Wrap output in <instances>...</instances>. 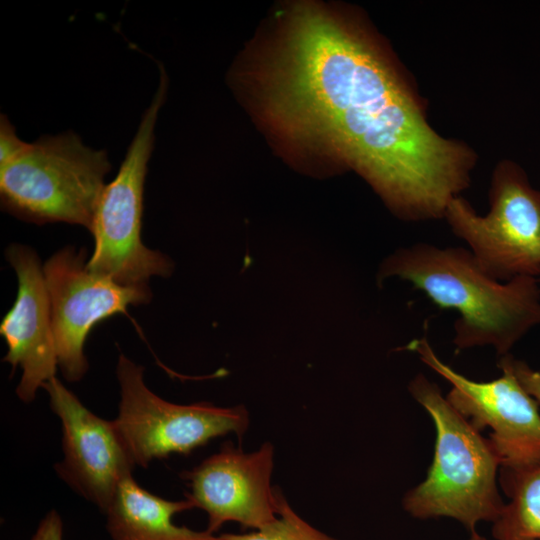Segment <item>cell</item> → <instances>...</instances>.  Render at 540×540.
Wrapping results in <instances>:
<instances>
[{
    "mask_svg": "<svg viewBox=\"0 0 540 540\" xmlns=\"http://www.w3.org/2000/svg\"><path fill=\"white\" fill-rule=\"evenodd\" d=\"M272 60L267 108L287 134L354 167L400 215L444 216L468 183V157L429 127L364 36L300 3Z\"/></svg>",
    "mask_w": 540,
    "mask_h": 540,
    "instance_id": "cell-1",
    "label": "cell"
},
{
    "mask_svg": "<svg viewBox=\"0 0 540 540\" xmlns=\"http://www.w3.org/2000/svg\"><path fill=\"white\" fill-rule=\"evenodd\" d=\"M393 277L410 282L439 308L458 312L452 340L457 350L491 346L501 357L540 325L539 280L497 281L467 248L427 243L399 248L378 272L379 282Z\"/></svg>",
    "mask_w": 540,
    "mask_h": 540,
    "instance_id": "cell-2",
    "label": "cell"
},
{
    "mask_svg": "<svg viewBox=\"0 0 540 540\" xmlns=\"http://www.w3.org/2000/svg\"><path fill=\"white\" fill-rule=\"evenodd\" d=\"M408 390L432 419L436 439L427 476L406 493L404 510L416 519H454L470 533L481 522L493 523L505 503L498 488L501 460L491 441L423 374Z\"/></svg>",
    "mask_w": 540,
    "mask_h": 540,
    "instance_id": "cell-3",
    "label": "cell"
},
{
    "mask_svg": "<svg viewBox=\"0 0 540 540\" xmlns=\"http://www.w3.org/2000/svg\"><path fill=\"white\" fill-rule=\"evenodd\" d=\"M110 170L106 151L86 146L74 132L42 136L0 166L2 210L26 222L90 231Z\"/></svg>",
    "mask_w": 540,
    "mask_h": 540,
    "instance_id": "cell-4",
    "label": "cell"
},
{
    "mask_svg": "<svg viewBox=\"0 0 540 540\" xmlns=\"http://www.w3.org/2000/svg\"><path fill=\"white\" fill-rule=\"evenodd\" d=\"M160 70L159 87L117 175L102 191L90 229L94 250L87 260L88 270L125 286L148 285L151 277H168L173 271L171 260L146 247L141 237L144 183L167 89L165 71Z\"/></svg>",
    "mask_w": 540,
    "mask_h": 540,
    "instance_id": "cell-5",
    "label": "cell"
},
{
    "mask_svg": "<svg viewBox=\"0 0 540 540\" xmlns=\"http://www.w3.org/2000/svg\"><path fill=\"white\" fill-rule=\"evenodd\" d=\"M490 200L489 213L481 216L457 196L447 205L444 217L493 279H539L540 191L530 185L520 168L506 164L494 175Z\"/></svg>",
    "mask_w": 540,
    "mask_h": 540,
    "instance_id": "cell-6",
    "label": "cell"
},
{
    "mask_svg": "<svg viewBox=\"0 0 540 540\" xmlns=\"http://www.w3.org/2000/svg\"><path fill=\"white\" fill-rule=\"evenodd\" d=\"M143 372L142 366L119 356L116 375L121 400L114 422L136 465L145 467L172 453L189 454L230 433L241 439L247 431L249 415L244 406L168 402L145 385Z\"/></svg>",
    "mask_w": 540,
    "mask_h": 540,
    "instance_id": "cell-7",
    "label": "cell"
},
{
    "mask_svg": "<svg viewBox=\"0 0 540 540\" xmlns=\"http://www.w3.org/2000/svg\"><path fill=\"white\" fill-rule=\"evenodd\" d=\"M58 366L69 382L82 379L88 369L84 353L87 336L101 321L128 306L148 303L149 285L125 286L92 273L86 250L67 246L43 264Z\"/></svg>",
    "mask_w": 540,
    "mask_h": 540,
    "instance_id": "cell-8",
    "label": "cell"
},
{
    "mask_svg": "<svg viewBox=\"0 0 540 540\" xmlns=\"http://www.w3.org/2000/svg\"><path fill=\"white\" fill-rule=\"evenodd\" d=\"M406 349L451 385L448 401L479 431L490 429L489 440L501 467H517L540 460L539 403L521 386L514 374L491 381H475L443 362L426 337L416 338Z\"/></svg>",
    "mask_w": 540,
    "mask_h": 540,
    "instance_id": "cell-9",
    "label": "cell"
},
{
    "mask_svg": "<svg viewBox=\"0 0 540 540\" xmlns=\"http://www.w3.org/2000/svg\"><path fill=\"white\" fill-rule=\"evenodd\" d=\"M274 448L262 444L243 452L231 442L181 476L189 484L186 495L193 507L208 515L207 531L214 533L226 522L259 530L278 516V489L271 486Z\"/></svg>",
    "mask_w": 540,
    "mask_h": 540,
    "instance_id": "cell-10",
    "label": "cell"
},
{
    "mask_svg": "<svg viewBox=\"0 0 540 540\" xmlns=\"http://www.w3.org/2000/svg\"><path fill=\"white\" fill-rule=\"evenodd\" d=\"M51 410L62 426L63 460L55 465L59 477L103 513L115 492L136 465L114 420L102 419L55 377L43 387Z\"/></svg>",
    "mask_w": 540,
    "mask_h": 540,
    "instance_id": "cell-11",
    "label": "cell"
},
{
    "mask_svg": "<svg viewBox=\"0 0 540 540\" xmlns=\"http://www.w3.org/2000/svg\"><path fill=\"white\" fill-rule=\"evenodd\" d=\"M5 255L16 273L18 288L15 301L0 324V334L7 345L3 361L13 371L21 368L16 394L29 403L38 389L55 377L58 366L50 299L43 266L32 248L11 244Z\"/></svg>",
    "mask_w": 540,
    "mask_h": 540,
    "instance_id": "cell-12",
    "label": "cell"
},
{
    "mask_svg": "<svg viewBox=\"0 0 540 540\" xmlns=\"http://www.w3.org/2000/svg\"><path fill=\"white\" fill-rule=\"evenodd\" d=\"M193 508L188 499H163L128 476L119 484L104 513L112 540H220L207 530L195 531L174 524L176 514Z\"/></svg>",
    "mask_w": 540,
    "mask_h": 540,
    "instance_id": "cell-13",
    "label": "cell"
},
{
    "mask_svg": "<svg viewBox=\"0 0 540 540\" xmlns=\"http://www.w3.org/2000/svg\"><path fill=\"white\" fill-rule=\"evenodd\" d=\"M499 485L508 502L492 523L495 540H540V460L501 467Z\"/></svg>",
    "mask_w": 540,
    "mask_h": 540,
    "instance_id": "cell-14",
    "label": "cell"
},
{
    "mask_svg": "<svg viewBox=\"0 0 540 540\" xmlns=\"http://www.w3.org/2000/svg\"><path fill=\"white\" fill-rule=\"evenodd\" d=\"M278 516L265 527L250 533L219 535L220 540H337L302 519L278 490Z\"/></svg>",
    "mask_w": 540,
    "mask_h": 540,
    "instance_id": "cell-15",
    "label": "cell"
},
{
    "mask_svg": "<svg viewBox=\"0 0 540 540\" xmlns=\"http://www.w3.org/2000/svg\"><path fill=\"white\" fill-rule=\"evenodd\" d=\"M497 366L509 369L527 393L540 405V371L532 369L526 362L516 359L511 354L499 357Z\"/></svg>",
    "mask_w": 540,
    "mask_h": 540,
    "instance_id": "cell-16",
    "label": "cell"
},
{
    "mask_svg": "<svg viewBox=\"0 0 540 540\" xmlns=\"http://www.w3.org/2000/svg\"><path fill=\"white\" fill-rule=\"evenodd\" d=\"M27 142L21 140L6 115L0 117V166L17 157L26 147Z\"/></svg>",
    "mask_w": 540,
    "mask_h": 540,
    "instance_id": "cell-17",
    "label": "cell"
},
{
    "mask_svg": "<svg viewBox=\"0 0 540 540\" xmlns=\"http://www.w3.org/2000/svg\"><path fill=\"white\" fill-rule=\"evenodd\" d=\"M31 540H63V524L58 512L51 510L45 515Z\"/></svg>",
    "mask_w": 540,
    "mask_h": 540,
    "instance_id": "cell-18",
    "label": "cell"
},
{
    "mask_svg": "<svg viewBox=\"0 0 540 540\" xmlns=\"http://www.w3.org/2000/svg\"><path fill=\"white\" fill-rule=\"evenodd\" d=\"M469 540H487L485 537L477 533V531L471 532V536Z\"/></svg>",
    "mask_w": 540,
    "mask_h": 540,
    "instance_id": "cell-19",
    "label": "cell"
},
{
    "mask_svg": "<svg viewBox=\"0 0 540 540\" xmlns=\"http://www.w3.org/2000/svg\"><path fill=\"white\" fill-rule=\"evenodd\" d=\"M538 280H539V282H540V278H539Z\"/></svg>",
    "mask_w": 540,
    "mask_h": 540,
    "instance_id": "cell-20",
    "label": "cell"
}]
</instances>
